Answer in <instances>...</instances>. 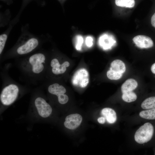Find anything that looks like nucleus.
I'll return each instance as SVG.
<instances>
[{
	"label": "nucleus",
	"instance_id": "f257e3e1",
	"mask_svg": "<svg viewBox=\"0 0 155 155\" xmlns=\"http://www.w3.org/2000/svg\"><path fill=\"white\" fill-rule=\"evenodd\" d=\"M48 61L45 54L40 52L17 61L16 63L26 80L36 84L45 80Z\"/></svg>",
	"mask_w": 155,
	"mask_h": 155
},
{
	"label": "nucleus",
	"instance_id": "f03ea898",
	"mask_svg": "<svg viewBox=\"0 0 155 155\" xmlns=\"http://www.w3.org/2000/svg\"><path fill=\"white\" fill-rule=\"evenodd\" d=\"M3 81L2 88L0 94L1 103L4 106H9L17 99L22 86L11 78L5 71L1 73Z\"/></svg>",
	"mask_w": 155,
	"mask_h": 155
},
{
	"label": "nucleus",
	"instance_id": "7ed1b4c3",
	"mask_svg": "<svg viewBox=\"0 0 155 155\" xmlns=\"http://www.w3.org/2000/svg\"><path fill=\"white\" fill-rule=\"evenodd\" d=\"M154 132L152 125L150 123H146L136 131L134 135L135 140L140 144L147 142L152 139Z\"/></svg>",
	"mask_w": 155,
	"mask_h": 155
},
{
	"label": "nucleus",
	"instance_id": "20e7f679",
	"mask_svg": "<svg viewBox=\"0 0 155 155\" xmlns=\"http://www.w3.org/2000/svg\"><path fill=\"white\" fill-rule=\"evenodd\" d=\"M38 115L43 118H47L51 114L52 108L45 99L41 96H37L33 101Z\"/></svg>",
	"mask_w": 155,
	"mask_h": 155
},
{
	"label": "nucleus",
	"instance_id": "39448f33",
	"mask_svg": "<svg viewBox=\"0 0 155 155\" xmlns=\"http://www.w3.org/2000/svg\"><path fill=\"white\" fill-rule=\"evenodd\" d=\"M48 85L47 88L48 92L51 94L57 96L59 103L64 104L67 102L69 98L65 94L66 90L64 86L57 83Z\"/></svg>",
	"mask_w": 155,
	"mask_h": 155
},
{
	"label": "nucleus",
	"instance_id": "423d86ee",
	"mask_svg": "<svg viewBox=\"0 0 155 155\" xmlns=\"http://www.w3.org/2000/svg\"><path fill=\"white\" fill-rule=\"evenodd\" d=\"M89 75L87 70L82 68L78 69L73 74L71 82L74 86L84 88L89 83Z\"/></svg>",
	"mask_w": 155,
	"mask_h": 155
},
{
	"label": "nucleus",
	"instance_id": "0eeeda50",
	"mask_svg": "<svg viewBox=\"0 0 155 155\" xmlns=\"http://www.w3.org/2000/svg\"><path fill=\"white\" fill-rule=\"evenodd\" d=\"M69 65L70 63L68 61H66L61 63L58 59L54 58L49 62L48 61L47 71L51 69V73L53 75H61L65 72L67 67Z\"/></svg>",
	"mask_w": 155,
	"mask_h": 155
},
{
	"label": "nucleus",
	"instance_id": "6e6552de",
	"mask_svg": "<svg viewBox=\"0 0 155 155\" xmlns=\"http://www.w3.org/2000/svg\"><path fill=\"white\" fill-rule=\"evenodd\" d=\"M39 45L38 40L32 38L19 45L16 50V54L22 55L27 54L36 49Z\"/></svg>",
	"mask_w": 155,
	"mask_h": 155
},
{
	"label": "nucleus",
	"instance_id": "1a4fd4ad",
	"mask_svg": "<svg viewBox=\"0 0 155 155\" xmlns=\"http://www.w3.org/2000/svg\"><path fill=\"white\" fill-rule=\"evenodd\" d=\"M82 120V117L80 115L77 113L72 114L66 117L64 124L67 129H74L80 126Z\"/></svg>",
	"mask_w": 155,
	"mask_h": 155
},
{
	"label": "nucleus",
	"instance_id": "9d476101",
	"mask_svg": "<svg viewBox=\"0 0 155 155\" xmlns=\"http://www.w3.org/2000/svg\"><path fill=\"white\" fill-rule=\"evenodd\" d=\"M133 40L136 46L141 49L150 48L154 45L152 39L146 35H137L133 38Z\"/></svg>",
	"mask_w": 155,
	"mask_h": 155
},
{
	"label": "nucleus",
	"instance_id": "9b49d317",
	"mask_svg": "<svg viewBox=\"0 0 155 155\" xmlns=\"http://www.w3.org/2000/svg\"><path fill=\"white\" fill-rule=\"evenodd\" d=\"M101 114L105 119L107 122L112 124L115 122L117 120L116 114L114 110L109 108H105L101 111Z\"/></svg>",
	"mask_w": 155,
	"mask_h": 155
},
{
	"label": "nucleus",
	"instance_id": "f8f14e48",
	"mask_svg": "<svg viewBox=\"0 0 155 155\" xmlns=\"http://www.w3.org/2000/svg\"><path fill=\"white\" fill-rule=\"evenodd\" d=\"M138 86V83L135 79L130 78L127 80L122 84L121 89L123 93L132 91Z\"/></svg>",
	"mask_w": 155,
	"mask_h": 155
},
{
	"label": "nucleus",
	"instance_id": "ddd939ff",
	"mask_svg": "<svg viewBox=\"0 0 155 155\" xmlns=\"http://www.w3.org/2000/svg\"><path fill=\"white\" fill-rule=\"evenodd\" d=\"M110 70L123 73L126 70V67L123 61L120 60L116 59L111 63Z\"/></svg>",
	"mask_w": 155,
	"mask_h": 155
},
{
	"label": "nucleus",
	"instance_id": "4468645a",
	"mask_svg": "<svg viewBox=\"0 0 155 155\" xmlns=\"http://www.w3.org/2000/svg\"><path fill=\"white\" fill-rule=\"evenodd\" d=\"M113 42L112 38L107 34L101 36L98 40L100 45L104 49H107L111 47Z\"/></svg>",
	"mask_w": 155,
	"mask_h": 155
},
{
	"label": "nucleus",
	"instance_id": "2eb2a0df",
	"mask_svg": "<svg viewBox=\"0 0 155 155\" xmlns=\"http://www.w3.org/2000/svg\"><path fill=\"white\" fill-rule=\"evenodd\" d=\"M139 115L144 119H155V108L142 111L140 113Z\"/></svg>",
	"mask_w": 155,
	"mask_h": 155
},
{
	"label": "nucleus",
	"instance_id": "dca6fc26",
	"mask_svg": "<svg viewBox=\"0 0 155 155\" xmlns=\"http://www.w3.org/2000/svg\"><path fill=\"white\" fill-rule=\"evenodd\" d=\"M142 108L147 110L155 108V96L148 98L144 100L141 104Z\"/></svg>",
	"mask_w": 155,
	"mask_h": 155
},
{
	"label": "nucleus",
	"instance_id": "f3484780",
	"mask_svg": "<svg viewBox=\"0 0 155 155\" xmlns=\"http://www.w3.org/2000/svg\"><path fill=\"white\" fill-rule=\"evenodd\" d=\"M115 2L117 6L130 8L133 7L135 3L134 0H115Z\"/></svg>",
	"mask_w": 155,
	"mask_h": 155
},
{
	"label": "nucleus",
	"instance_id": "a211bd4d",
	"mask_svg": "<svg viewBox=\"0 0 155 155\" xmlns=\"http://www.w3.org/2000/svg\"><path fill=\"white\" fill-rule=\"evenodd\" d=\"M122 98L124 101L127 102H131L136 100L137 96L132 91H129L123 93Z\"/></svg>",
	"mask_w": 155,
	"mask_h": 155
},
{
	"label": "nucleus",
	"instance_id": "6ab92c4d",
	"mask_svg": "<svg viewBox=\"0 0 155 155\" xmlns=\"http://www.w3.org/2000/svg\"><path fill=\"white\" fill-rule=\"evenodd\" d=\"M123 73L109 70L106 73L108 78L111 80H116L120 79L122 76Z\"/></svg>",
	"mask_w": 155,
	"mask_h": 155
},
{
	"label": "nucleus",
	"instance_id": "aec40b11",
	"mask_svg": "<svg viewBox=\"0 0 155 155\" xmlns=\"http://www.w3.org/2000/svg\"><path fill=\"white\" fill-rule=\"evenodd\" d=\"M75 48L77 50H80L83 42V38L80 35H77L75 38Z\"/></svg>",
	"mask_w": 155,
	"mask_h": 155
},
{
	"label": "nucleus",
	"instance_id": "412c9836",
	"mask_svg": "<svg viewBox=\"0 0 155 155\" xmlns=\"http://www.w3.org/2000/svg\"><path fill=\"white\" fill-rule=\"evenodd\" d=\"M7 36L5 34L0 36V54L1 55L4 48L7 38Z\"/></svg>",
	"mask_w": 155,
	"mask_h": 155
},
{
	"label": "nucleus",
	"instance_id": "4be33fe9",
	"mask_svg": "<svg viewBox=\"0 0 155 155\" xmlns=\"http://www.w3.org/2000/svg\"><path fill=\"white\" fill-rule=\"evenodd\" d=\"M93 39L90 36H87L86 39V44L88 47H91L93 44Z\"/></svg>",
	"mask_w": 155,
	"mask_h": 155
},
{
	"label": "nucleus",
	"instance_id": "5701e85b",
	"mask_svg": "<svg viewBox=\"0 0 155 155\" xmlns=\"http://www.w3.org/2000/svg\"><path fill=\"white\" fill-rule=\"evenodd\" d=\"M151 22L152 26L155 28V13L153 14L151 17Z\"/></svg>",
	"mask_w": 155,
	"mask_h": 155
},
{
	"label": "nucleus",
	"instance_id": "b1692460",
	"mask_svg": "<svg viewBox=\"0 0 155 155\" xmlns=\"http://www.w3.org/2000/svg\"><path fill=\"white\" fill-rule=\"evenodd\" d=\"M105 119L104 117H102L98 118L97 121L98 123L100 124H103L105 122Z\"/></svg>",
	"mask_w": 155,
	"mask_h": 155
},
{
	"label": "nucleus",
	"instance_id": "393cba45",
	"mask_svg": "<svg viewBox=\"0 0 155 155\" xmlns=\"http://www.w3.org/2000/svg\"><path fill=\"white\" fill-rule=\"evenodd\" d=\"M151 70L153 73L155 74V63L152 65L151 67Z\"/></svg>",
	"mask_w": 155,
	"mask_h": 155
},
{
	"label": "nucleus",
	"instance_id": "a878e982",
	"mask_svg": "<svg viewBox=\"0 0 155 155\" xmlns=\"http://www.w3.org/2000/svg\"></svg>",
	"mask_w": 155,
	"mask_h": 155
}]
</instances>
